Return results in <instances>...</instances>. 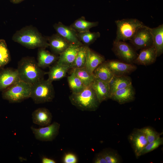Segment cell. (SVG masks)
Instances as JSON below:
<instances>
[{"label":"cell","instance_id":"cell-1","mask_svg":"<svg viewBox=\"0 0 163 163\" xmlns=\"http://www.w3.org/2000/svg\"><path fill=\"white\" fill-rule=\"evenodd\" d=\"M12 40L29 49L46 48L49 46L46 37L32 25L27 26L17 30L13 35Z\"/></svg>","mask_w":163,"mask_h":163},{"label":"cell","instance_id":"cell-2","mask_svg":"<svg viewBox=\"0 0 163 163\" xmlns=\"http://www.w3.org/2000/svg\"><path fill=\"white\" fill-rule=\"evenodd\" d=\"M17 69L20 80L31 86L44 79L47 74L39 66L34 58L31 56L22 57L18 61Z\"/></svg>","mask_w":163,"mask_h":163},{"label":"cell","instance_id":"cell-3","mask_svg":"<svg viewBox=\"0 0 163 163\" xmlns=\"http://www.w3.org/2000/svg\"><path fill=\"white\" fill-rule=\"evenodd\" d=\"M69 99L72 104L82 111H95L101 104L91 85L85 87L79 93H72Z\"/></svg>","mask_w":163,"mask_h":163},{"label":"cell","instance_id":"cell-4","mask_svg":"<svg viewBox=\"0 0 163 163\" xmlns=\"http://www.w3.org/2000/svg\"><path fill=\"white\" fill-rule=\"evenodd\" d=\"M55 96L52 82L47 79L44 78L31 86L30 97L36 104L51 102Z\"/></svg>","mask_w":163,"mask_h":163},{"label":"cell","instance_id":"cell-5","mask_svg":"<svg viewBox=\"0 0 163 163\" xmlns=\"http://www.w3.org/2000/svg\"><path fill=\"white\" fill-rule=\"evenodd\" d=\"M117 27L115 40L125 41L130 40L140 27L145 26L141 21L136 18H126L115 21Z\"/></svg>","mask_w":163,"mask_h":163},{"label":"cell","instance_id":"cell-6","mask_svg":"<svg viewBox=\"0 0 163 163\" xmlns=\"http://www.w3.org/2000/svg\"><path fill=\"white\" fill-rule=\"evenodd\" d=\"M31 85L20 80L2 91V98L10 103L22 102L30 97Z\"/></svg>","mask_w":163,"mask_h":163},{"label":"cell","instance_id":"cell-7","mask_svg":"<svg viewBox=\"0 0 163 163\" xmlns=\"http://www.w3.org/2000/svg\"><path fill=\"white\" fill-rule=\"evenodd\" d=\"M112 50L118 58L128 63L133 64L138 55L134 48L123 41L114 40Z\"/></svg>","mask_w":163,"mask_h":163},{"label":"cell","instance_id":"cell-8","mask_svg":"<svg viewBox=\"0 0 163 163\" xmlns=\"http://www.w3.org/2000/svg\"><path fill=\"white\" fill-rule=\"evenodd\" d=\"M129 41L136 50H141L152 46V36L150 28L145 25L140 27Z\"/></svg>","mask_w":163,"mask_h":163},{"label":"cell","instance_id":"cell-9","mask_svg":"<svg viewBox=\"0 0 163 163\" xmlns=\"http://www.w3.org/2000/svg\"><path fill=\"white\" fill-rule=\"evenodd\" d=\"M60 127V124L54 122L46 126L38 128L31 127V129L37 139L42 141H52L58 135Z\"/></svg>","mask_w":163,"mask_h":163},{"label":"cell","instance_id":"cell-10","mask_svg":"<svg viewBox=\"0 0 163 163\" xmlns=\"http://www.w3.org/2000/svg\"><path fill=\"white\" fill-rule=\"evenodd\" d=\"M53 27L56 33L63 37L71 44L79 46L84 45L79 40L77 32L69 26L65 25L59 21L55 24Z\"/></svg>","mask_w":163,"mask_h":163},{"label":"cell","instance_id":"cell-11","mask_svg":"<svg viewBox=\"0 0 163 163\" xmlns=\"http://www.w3.org/2000/svg\"><path fill=\"white\" fill-rule=\"evenodd\" d=\"M128 139L136 157L138 158L141 156L143 149L148 143L145 136L140 129H135L129 135Z\"/></svg>","mask_w":163,"mask_h":163},{"label":"cell","instance_id":"cell-12","mask_svg":"<svg viewBox=\"0 0 163 163\" xmlns=\"http://www.w3.org/2000/svg\"><path fill=\"white\" fill-rule=\"evenodd\" d=\"M20 80L17 69H2L0 71V91H2Z\"/></svg>","mask_w":163,"mask_h":163},{"label":"cell","instance_id":"cell-13","mask_svg":"<svg viewBox=\"0 0 163 163\" xmlns=\"http://www.w3.org/2000/svg\"><path fill=\"white\" fill-rule=\"evenodd\" d=\"M105 62L114 75L117 76L127 75L137 69L136 66L133 64L119 60H112Z\"/></svg>","mask_w":163,"mask_h":163},{"label":"cell","instance_id":"cell-14","mask_svg":"<svg viewBox=\"0 0 163 163\" xmlns=\"http://www.w3.org/2000/svg\"><path fill=\"white\" fill-rule=\"evenodd\" d=\"M46 38L52 53L58 56L72 45L56 33Z\"/></svg>","mask_w":163,"mask_h":163},{"label":"cell","instance_id":"cell-15","mask_svg":"<svg viewBox=\"0 0 163 163\" xmlns=\"http://www.w3.org/2000/svg\"><path fill=\"white\" fill-rule=\"evenodd\" d=\"M157 57L156 49L152 45L141 50L133 63L145 66L150 65L155 62Z\"/></svg>","mask_w":163,"mask_h":163},{"label":"cell","instance_id":"cell-16","mask_svg":"<svg viewBox=\"0 0 163 163\" xmlns=\"http://www.w3.org/2000/svg\"><path fill=\"white\" fill-rule=\"evenodd\" d=\"M135 92L132 85L116 91L112 94L110 99L123 104L133 101L135 99Z\"/></svg>","mask_w":163,"mask_h":163},{"label":"cell","instance_id":"cell-17","mask_svg":"<svg viewBox=\"0 0 163 163\" xmlns=\"http://www.w3.org/2000/svg\"><path fill=\"white\" fill-rule=\"evenodd\" d=\"M59 56L46 50V48H38L37 53V63L40 68L50 66L57 61Z\"/></svg>","mask_w":163,"mask_h":163},{"label":"cell","instance_id":"cell-18","mask_svg":"<svg viewBox=\"0 0 163 163\" xmlns=\"http://www.w3.org/2000/svg\"><path fill=\"white\" fill-rule=\"evenodd\" d=\"M105 61L103 56L91 49L89 46L87 47L85 67L89 72L93 74L95 69Z\"/></svg>","mask_w":163,"mask_h":163},{"label":"cell","instance_id":"cell-19","mask_svg":"<svg viewBox=\"0 0 163 163\" xmlns=\"http://www.w3.org/2000/svg\"><path fill=\"white\" fill-rule=\"evenodd\" d=\"M91 86L100 103L110 98V89L108 82L95 78Z\"/></svg>","mask_w":163,"mask_h":163},{"label":"cell","instance_id":"cell-20","mask_svg":"<svg viewBox=\"0 0 163 163\" xmlns=\"http://www.w3.org/2000/svg\"><path fill=\"white\" fill-rule=\"evenodd\" d=\"M32 116L33 123L42 127L50 124L52 119L51 113L45 107L36 109L33 112Z\"/></svg>","mask_w":163,"mask_h":163},{"label":"cell","instance_id":"cell-21","mask_svg":"<svg viewBox=\"0 0 163 163\" xmlns=\"http://www.w3.org/2000/svg\"><path fill=\"white\" fill-rule=\"evenodd\" d=\"M70 66L65 65L56 62L50 67L49 71L47 72L49 81L60 80L66 76L69 70L71 69Z\"/></svg>","mask_w":163,"mask_h":163},{"label":"cell","instance_id":"cell-22","mask_svg":"<svg viewBox=\"0 0 163 163\" xmlns=\"http://www.w3.org/2000/svg\"><path fill=\"white\" fill-rule=\"evenodd\" d=\"M152 36L153 45L155 48L157 57L163 53V24L157 27L150 28Z\"/></svg>","mask_w":163,"mask_h":163},{"label":"cell","instance_id":"cell-23","mask_svg":"<svg viewBox=\"0 0 163 163\" xmlns=\"http://www.w3.org/2000/svg\"><path fill=\"white\" fill-rule=\"evenodd\" d=\"M79 46L71 45L59 56L58 62L70 66L72 67L78 52Z\"/></svg>","mask_w":163,"mask_h":163},{"label":"cell","instance_id":"cell-24","mask_svg":"<svg viewBox=\"0 0 163 163\" xmlns=\"http://www.w3.org/2000/svg\"><path fill=\"white\" fill-rule=\"evenodd\" d=\"M98 21L91 22L87 21L84 17L82 16L75 20L69 26L77 33L89 31L91 28L98 26Z\"/></svg>","mask_w":163,"mask_h":163},{"label":"cell","instance_id":"cell-25","mask_svg":"<svg viewBox=\"0 0 163 163\" xmlns=\"http://www.w3.org/2000/svg\"><path fill=\"white\" fill-rule=\"evenodd\" d=\"M93 74L95 78L108 83L114 75L105 61L95 69Z\"/></svg>","mask_w":163,"mask_h":163},{"label":"cell","instance_id":"cell-26","mask_svg":"<svg viewBox=\"0 0 163 163\" xmlns=\"http://www.w3.org/2000/svg\"><path fill=\"white\" fill-rule=\"evenodd\" d=\"M131 85L132 79L127 75L119 76L115 75L113 83L110 88V96L116 91L126 88Z\"/></svg>","mask_w":163,"mask_h":163},{"label":"cell","instance_id":"cell-27","mask_svg":"<svg viewBox=\"0 0 163 163\" xmlns=\"http://www.w3.org/2000/svg\"><path fill=\"white\" fill-rule=\"evenodd\" d=\"M72 72L81 80L85 87L91 85L95 77L85 67L74 68Z\"/></svg>","mask_w":163,"mask_h":163},{"label":"cell","instance_id":"cell-28","mask_svg":"<svg viewBox=\"0 0 163 163\" xmlns=\"http://www.w3.org/2000/svg\"><path fill=\"white\" fill-rule=\"evenodd\" d=\"M77 35L79 40L84 45L89 46L100 37L101 34L99 32H92L88 31L77 33Z\"/></svg>","mask_w":163,"mask_h":163},{"label":"cell","instance_id":"cell-29","mask_svg":"<svg viewBox=\"0 0 163 163\" xmlns=\"http://www.w3.org/2000/svg\"><path fill=\"white\" fill-rule=\"evenodd\" d=\"M67 81L72 93H79L85 87L81 80L72 71L71 75L68 77Z\"/></svg>","mask_w":163,"mask_h":163},{"label":"cell","instance_id":"cell-30","mask_svg":"<svg viewBox=\"0 0 163 163\" xmlns=\"http://www.w3.org/2000/svg\"><path fill=\"white\" fill-rule=\"evenodd\" d=\"M11 60L10 53L5 41L0 39V69L3 67Z\"/></svg>","mask_w":163,"mask_h":163},{"label":"cell","instance_id":"cell-31","mask_svg":"<svg viewBox=\"0 0 163 163\" xmlns=\"http://www.w3.org/2000/svg\"><path fill=\"white\" fill-rule=\"evenodd\" d=\"M87 46H80L72 68H79L85 67Z\"/></svg>","mask_w":163,"mask_h":163},{"label":"cell","instance_id":"cell-32","mask_svg":"<svg viewBox=\"0 0 163 163\" xmlns=\"http://www.w3.org/2000/svg\"><path fill=\"white\" fill-rule=\"evenodd\" d=\"M107 163H119L121 159L119 155L110 150H105L102 152Z\"/></svg>","mask_w":163,"mask_h":163},{"label":"cell","instance_id":"cell-33","mask_svg":"<svg viewBox=\"0 0 163 163\" xmlns=\"http://www.w3.org/2000/svg\"><path fill=\"white\" fill-rule=\"evenodd\" d=\"M145 136L148 143L151 142L160 137L162 133L157 132L152 128L145 127L140 129Z\"/></svg>","mask_w":163,"mask_h":163},{"label":"cell","instance_id":"cell-34","mask_svg":"<svg viewBox=\"0 0 163 163\" xmlns=\"http://www.w3.org/2000/svg\"><path fill=\"white\" fill-rule=\"evenodd\" d=\"M163 144V138L160 137L154 141L150 143H148L142 151L141 156L153 151Z\"/></svg>","mask_w":163,"mask_h":163},{"label":"cell","instance_id":"cell-35","mask_svg":"<svg viewBox=\"0 0 163 163\" xmlns=\"http://www.w3.org/2000/svg\"><path fill=\"white\" fill-rule=\"evenodd\" d=\"M63 161L64 163H76L77 162L78 159L75 154L68 153L65 155Z\"/></svg>","mask_w":163,"mask_h":163},{"label":"cell","instance_id":"cell-36","mask_svg":"<svg viewBox=\"0 0 163 163\" xmlns=\"http://www.w3.org/2000/svg\"><path fill=\"white\" fill-rule=\"evenodd\" d=\"M94 161L95 163H107L102 152L99 153L96 155Z\"/></svg>","mask_w":163,"mask_h":163},{"label":"cell","instance_id":"cell-37","mask_svg":"<svg viewBox=\"0 0 163 163\" xmlns=\"http://www.w3.org/2000/svg\"><path fill=\"white\" fill-rule=\"evenodd\" d=\"M42 163H56V162L53 159L43 157L42 159Z\"/></svg>","mask_w":163,"mask_h":163},{"label":"cell","instance_id":"cell-38","mask_svg":"<svg viewBox=\"0 0 163 163\" xmlns=\"http://www.w3.org/2000/svg\"><path fill=\"white\" fill-rule=\"evenodd\" d=\"M24 0H10V1L13 3L17 4L19 3Z\"/></svg>","mask_w":163,"mask_h":163}]
</instances>
